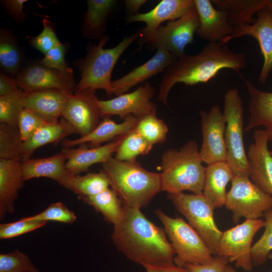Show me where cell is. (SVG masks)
Listing matches in <instances>:
<instances>
[{"mask_svg": "<svg viewBox=\"0 0 272 272\" xmlns=\"http://www.w3.org/2000/svg\"><path fill=\"white\" fill-rule=\"evenodd\" d=\"M164 229L155 225L139 208L123 206L122 216L114 225L111 239L132 261L144 266L174 264L175 250Z\"/></svg>", "mask_w": 272, "mask_h": 272, "instance_id": "cell-1", "label": "cell"}, {"mask_svg": "<svg viewBox=\"0 0 272 272\" xmlns=\"http://www.w3.org/2000/svg\"><path fill=\"white\" fill-rule=\"evenodd\" d=\"M246 66L244 53L235 52L221 42H209L196 54L185 53L165 71L159 85L157 100L168 107L169 93L175 84L206 83L222 69L239 72Z\"/></svg>", "mask_w": 272, "mask_h": 272, "instance_id": "cell-2", "label": "cell"}, {"mask_svg": "<svg viewBox=\"0 0 272 272\" xmlns=\"http://www.w3.org/2000/svg\"><path fill=\"white\" fill-rule=\"evenodd\" d=\"M101 170L124 206L146 207L162 191L161 173L145 169L136 160L121 161L111 157L102 163Z\"/></svg>", "mask_w": 272, "mask_h": 272, "instance_id": "cell-3", "label": "cell"}, {"mask_svg": "<svg viewBox=\"0 0 272 272\" xmlns=\"http://www.w3.org/2000/svg\"><path fill=\"white\" fill-rule=\"evenodd\" d=\"M196 142L189 140L179 149L169 148L161 156L162 190L202 193L206 167L202 165Z\"/></svg>", "mask_w": 272, "mask_h": 272, "instance_id": "cell-4", "label": "cell"}, {"mask_svg": "<svg viewBox=\"0 0 272 272\" xmlns=\"http://www.w3.org/2000/svg\"><path fill=\"white\" fill-rule=\"evenodd\" d=\"M141 29L126 36L115 46L104 48L109 36L106 35L97 44L87 47L86 55L75 61L81 79L77 84L75 93L90 89L104 90L109 96L112 95L111 77L113 69L124 52L140 37Z\"/></svg>", "mask_w": 272, "mask_h": 272, "instance_id": "cell-5", "label": "cell"}, {"mask_svg": "<svg viewBox=\"0 0 272 272\" xmlns=\"http://www.w3.org/2000/svg\"><path fill=\"white\" fill-rule=\"evenodd\" d=\"M155 214L164 225V229L175 252L174 264L184 267L187 264H205L214 257L197 232L181 218H171L160 209Z\"/></svg>", "mask_w": 272, "mask_h": 272, "instance_id": "cell-6", "label": "cell"}, {"mask_svg": "<svg viewBox=\"0 0 272 272\" xmlns=\"http://www.w3.org/2000/svg\"><path fill=\"white\" fill-rule=\"evenodd\" d=\"M168 197L199 235L212 254L217 255L223 232L216 224L214 208L210 202L202 193H168Z\"/></svg>", "mask_w": 272, "mask_h": 272, "instance_id": "cell-7", "label": "cell"}, {"mask_svg": "<svg viewBox=\"0 0 272 272\" xmlns=\"http://www.w3.org/2000/svg\"><path fill=\"white\" fill-rule=\"evenodd\" d=\"M223 113L226 122L224 136L227 162L235 175L249 177V168L243 138V106L236 88L229 89L225 94Z\"/></svg>", "mask_w": 272, "mask_h": 272, "instance_id": "cell-8", "label": "cell"}, {"mask_svg": "<svg viewBox=\"0 0 272 272\" xmlns=\"http://www.w3.org/2000/svg\"><path fill=\"white\" fill-rule=\"evenodd\" d=\"M225 206L232 212L234 223L241 217L259 219L272 209V196L259 188L249 177L234 175Z\"/></svg>", "mask_w": 272, "mask_h": 272, "instance_id": "cell-9", "label": "cell"}, {"mask_svg": "<svg viewBox=\"0 0 272 272\" xmlns=\"http://www.w3.org/2000/svg\"><path fill=\"white\" fill-rule=\"evenodd\" d=\"M199 25L194 5L179 19L161 26L145 45L152 49L169 51L179 58L185 54L186 45L193 41Z\"/></svg>", "mask_w": 272, "mask_h": 272, "instance_id": "cell-10", "label": "cell"}, {"mask_svg": "<svg viewBox=\"0 0 272 272\" xmlns=\"http://www.w3.org/2000/svg\"><path fill=\"white\" fill-rule=\"evenodd\" d=\"M264 225L265 221L262 219H246L242 224L223 232L217 255L227 258L229 262H235L237 267L251 271L253 266L251 258L252 240Z\"/></svg>", "mask_w": 272, "mask_h": 272, "instance_id": "cell-11", "label": "cell"}, {"mask_svg": "<svg viewBox=\"0 0 272 272\" xmlns=\"http://www.w3.org/2000/svg\"><path fill=\"white\" fill-rule=\"evenodd\" d=\"M155 93V88L148 82L132 92L108 100H99L101 116L115 115L124 119L132 115L139 119L151 114H156V105L151 101Z\"/></svg>", "mask_w": 272, "mask_h": 272, "instance_id": "cell-12", "label": "cell"}, {"mask_svg": "<svg viewBox=\"0 0 272 272\" xmlns=\"http://www.w3.org/2000/svg\"><path fill=\"white\" fill-rule=\"evenodd\" d=\"M16 80L19 89L26 93L54 89L71 95L77 85L73 75L46 66L40 62H33L24 67Z\"/></svg>", "mask_w": 272, "mask_h": 272, "instance_id": "cell-13", "label": "cell"}, {"mask_svg": "<svg viewBox=\"0 0 272 272\" xmlns=\"http://www.w3.org/2000/svg\"><path fill=\"white\" fill-rule=\"evenodd\" d=\"M202 143L199 154L202 162L207 165L227 162L225 140L226 120L218 105H214L209 111L200 110Z\"/></svg>", "mask_w": 272, "mask_h": 272, "instance_id": "cell-14", "label": "cell"}, {"mask_svg": "<svg viewBox=\"0 0 272 272\" xmlns=\"http://www.w3.org/2000/svg\"><path fill=\"white\" fill-rule=\"evenodd\" d=\"M96 91L90 89L68 96L62 116L70 123L81 137L92 132L101 117Z\"/></svg>", "mask_w": 272, "mask_h": 272, "instance_id": "cell-15", "label": "cell"}, {"mask_svg": "<svg viewBox=\"0 0 272 272\" xmlns=\"http://www.w3.org/2000/svg\"><path fill=\"white\" fill-rule=\"evenodd\" d=\"M257 19L251 24L234 28L233 33L221 42L227 44L231 39L244 35L254 37L258 42L263 57V63L258 77V84H264L272 71V13L267 8L260 10Z\"/></svg>", "mask_w": 272, "mask_h": 272, "instance_id": "cell-16", "label": "cell"}, {"mask_svg": "<svg viewBox=\"0 0 272 272\" xmlns=\"http://www.w3.org/2000/svg\"><path fill=\"white\" fill-rule=\"evenodd\" d=\"M193 6L194 0H162L149 12L126 17L125 21L127 23L146 24L137 40L140 49L153 36L162 23L179 19Z\"/></svg>", "mask_w": 272, "mask_h": 272, "instance_id": "cell-17", "label": "cell"}, {"mask_svg": "<svg viewBox=\"0 0 272 272\" xmlns=\"http://www.w3.org/2000/svg\"><path fill=\"white\" fill-rule=\"evenodd\" d=\"M254 142L246 154L251 181L261 190L272 196V156L268 150V138L265 129H256Z\"/></svg>", "mask_w": 272, "mask_h": 272, "instance_id": "cell-18", "label": "cell"}, {"mask_svg": "<svg viewBox=\"0 0 272 272\" xmlns=\"http://www.w3.org/2000/svg\"><path fill=\"white\" fill-rule=\"evenodd\" d=\"M126 135L95 148H90L86 144L80 145L77 148H63L61 153L66 159L67 170L72 175H79L88 171L90 167L95 164L104 163L116 152Z\"/></svg>", "mask_w": 272, "mask_h": 272, "instance_id": "cell-19", "label": "cell"}, {"mask_svg": "<svg viewBox=\"0 0 272 272\" xmlns=\"http://www.w3.org/2000/svg\"><path fill=\"white\" fill-rule=\"evenodd\" d=\"M199 25L196 32L202 39L209 42H221L230 36L234 28L225 11L216 9L210 0H194Z\"/></svg>", "mask_w": 272, "mask_h": 272, "instance_id": "cell-20", "label": "cell"}, {"mask_svg": "<svg viewBox=\"0 0 272 272\" xmlns=\"http://www.w3.org/2000/svg\"><path fill=\"white\" fill-rule=\"evenodd\" d=\"M178 58L171 52L158 49L156 53L143 64L135 67L123 77L112 81V92L116 96L125 93L133 86L164 72Z\"/></svg>", "mask_w": 272, "mask_h": 272, "instance_id": "cell-21", "label": "cell"}, {"mask_svg": "<svg viewBox=\"0 0 272 272\" xmlns=\"http://www.w3.org/2000/svg\"><path fill=\"white\" fill-rule=\"evenodd\" d=\"M22 161L0 159V220L15 211V202L24 184Z\"/></svg>", "mask_w": 272, "mask_h": 272, "instance_id": "cell-22", "label": "cell"}, {"mask_svg": "<svg viewBox=\"0 0 272 272\" xmlns=\"http://www.w3.org/2000/svg\"><path fill=\"white\" fill-rule=\"evenodd\" d=\"M138 119L132 115L126 116L121 123H116L109 116H104L97 126L90 133L75 140H64L61 145L63 148H73L86 144L90 148L101 146L105 142L129 133L135 126Z\"/></svg>", "mask_w": 272, "mask_h": 272, "instance_id": "cell-23", "label": "cell"}, {"mask_svg": "<svg viewBox=\"0 0 272 272\" xmlns=\"http://www.w3.org/2000/svg\"><path fill=\"white\" fill-rule=\"evenodd\" d=\"M65 157L61 152L50 157L29 159L22 162L24 181L46 177L67 189L73 176L65 167Z\"/></svg>", "mask_w": 272, "mask_h": 272, "instance_id": "cell-24", "label": "cell"}, {"mask_svg": "<svg viewBox=\"0 0 272 272\" xmlns=\"http://www.w3.org/2000/svg\"><path fill=\"white\" fill-rule=\"evenodd\" d=\"M68 95L58 89H46L26 93L25 108L44 122L55 123L62 116Z\"/></svg>", "mask_w": 272, "mask_h": 272, "instance_id": "cell-25", "label": "cell"}, {"mask_svg": "<svg viewBox=\"0 0 272 272\" xmlns=\"http://www.w3.org/2000/svg\"><path fill=\"white\" fill-rule=\"evenodd\" d=\"M242 78L250 97V117L244 130L248 131L263 126L269 141H272V92L260 90L243 77Z\"/></svg>", "mask_w": 272, "mask_h": 272, "instance_id": "cell-26", "label": "cell"}, {"mask_svg": "<svg viewBox=\"0 0 272 272\" xmlns=\"http://www.w3.org/2000/svg\"><path fill=\"white\" fill-rule=\"evenodd\" d=\"M115 0H88L81 31L87 39L100 40L106 35L107 23L117 7Z\"/></svg>", "mask_w": 272, "mask_h": 272, "instance_id": "cell-27", "label": "cell"}, {"mask_svg": "<svg viewBox=\"0 0 272 272\" xmlns=\"http://www.w3.org/2000/svg\"><path fill=\"white\" fill-rule=\"evenodd\" d=\"M234 175L227 162H216L206 167L202 194L214 209L225 206L226 186L231 181Z\"/></svg>", "mask_w": 272, "mask_h": 272, "instance_id": "cell-28", "label": "cell"}, {"mask_svg": "<svg viewBox=\"0 0 272 272\" xmlns=\"http://www.w3.org/2000/svg\"><path fill=\"white\" fill-rule=\"evenodd\" d=\"M78 133L75 127L65 118L55 123L45 122L26 141L23 142L22 162L31 159L38 148L51 143H57L67 136Z\"/></svg>", "mask_w": 272, "mask_h": 272, "instance_id": "cell-29", "label": "cell"}, {"mask_svg": "<svg viewBox=\"0 0 272 272\" xmlns=\"http://www.w3.org/2000/svg\"><path fill=\"white\" fill-rule=\"evenodd\" d=\"M218 9L227 13L228 18L234 28L253 23V16L266 7L268 0H211Z\"/></svg>", "mask_w": 272, "mask_h": 272, "instance_id": "cell-30", "label": "cell"}, {"mask_svg": "<svg viewBox=\"0 0 272 272\" xmlns=\"http://www.w3.org/2000/svg\"><path fill=\"white\" fill-rule=\"evenodd\" d=\"M23 55L12 32L7 28L0 30V65L3 73L16 78L20 71Z\"/></svg>", "mask_w": 272, "mask_h": 272, "instance_id": "cell-31", "label": "cell"}, {"mask_svg": "<svg viewBox=\"0 0 272 272\" xmlns=\"http://www.w3.org/2000/svg\"><path fill=\"white\" fill-rule=\"evenodd\" d=\"M82 200L92 206L103 215L106 222L113 225L119 221L122 216L123 203L112 188H109L97 194L83 198Z\"/></svg>", "mask_w": 272, "mask_h": 272, "instance_id": "cell-32", "label": "cell"}, {"mask_svg": "<svg viewBox=\"0 0 272 272\" xmlns=\"http://www.w3.org/2000/svg\"><path fill=\"white\" fill-rule=\"evenodd\" d=\"M106 174L101 170L98 173L89 172L84 175H73L67 189L78 195L80 199L97 194L109 188Z\"/></svg>", "mask_w": 272, "mask_h": 272, "instance_id": "cell-33", "label": "cell"}, {"mask_svg": "<svg viewBox=\"0 0 272 272\" xmlns=\"http://www.w3.org/2000/svg\"><path fill=\"white\" fill-rule=\"evenodd\" d=\"M23 142L18 127L0 123V159L22 161Z\"/></svg>", "mask_w": 272, "mask_h": 272, "instance_id": "cell-34", "label": "cell"}, {"mask_svg": "<svg viewBox=\"0 0 272 272\" xmlns=\"http://www.w3.org/2000/svg\"><path fill=\"white\" fill-rule=\"evenodd\" d=\"M153 146L134 127L125 136L116 152L115 158L121 161L135 160L140 155L148 154Z\"/></svg>", "mask_w": 272, "mask_h": 272, "instance_id": "cell-35", "label": "cell"}, {"mask_svg": "<svg viewBox=\"0 0 272 272\" xmlns=\"http://www.w3.org/2000/svg\"><path fill=\"white\" fill-rule=\"evenodd\" d=\"M26 93L20 89L0 96V123L18 127L20 113L25 108Z\"/></svg>", "mask_w": 272, "mask_h": 272, "instance_id": "cell-36", "label": "cell"}, {"mask_svg": "<svg viewBox=\"0 0 272 272\" xmlns=\"http://www.w3.org/2000/svg\"><path fill=\"white\" fill-rule=\"evenodd\" d=\"M135 128L153 145L164 143L168 132L167 126L157 117L156 114H151L139 119Z\"/></svg>", "mask_w": 272, "mask_h": 272, "instance_id": "cell-37", "label": "cell"}, {"mask_svg": "<svg viewBox=\"0 0 272 272\" xmlns=\"http://www.w3.org/2000/svg\"><path fill=\"white\" fill-rule=\"evenodd\" d=\"M264 231L260 239L252 246L251 258L252 264L259 266L265 263L272 250V209L264 215Z\"/></svg>", "mask_w": 272, "mask_h": 272, "instance_id": "cell-38", "label": "cell"}, {"mask_svg": "<svg viewBox=\"0 0 272 272\" xmlns=\"http://www.w3.org/2000/svg\"><path fill=\"white\" fill-rule=\"evenodd\" d=\"M42 23L41 33L35 36H27L26 39L30 45L45 54L61 42L56 35L55 24L47 19Z\"/></svg>", "mask_w": 272, "mask_h": 272, "instance_id": "cell-39", "label": "cell"}, {"mask_svg": "<svg viewBox=\"0 0 272 272\" xmlns=\"http://www.w3.org/2000/svg\"><path fill=\"white\" fill-rule=\"evenodd\" d=\"M36 269L29 256L19 249L0 254V272H34Z\"/></svg>", "mask_w": 272, "mask_h": 272, "instance_id": "cell-40", "label": "cell"}, {"mask_svg": "<svg viewBox=\"0 0 272 272\" xmlns=\"http://www.w3.org/2000/svg\"><path fill=\"white\" fill-rule=\"evenodd\" d=\"M26 218L47 222L50 221L65 224L74 223L77 219L76 214L60 201L52 203L43 211Z\"/></svg>", "mask_w": 272, "mask_h": 272, "instance_id": "cell-41", "label": "cell"}, {"mask_svg": "<svg viewBox=\"0 0 272 272\" xmlns=\"http://www.w3.org/2000/svg\"><path fill=\"white\" fill-rule=\"evenodd\" d=\"M47 222L27 219L26 217L16 222L0 224V239L16 237L45 226Z\"/></svg>", "mask_w": 272, "mask_h": 272, "instance_id": "cell-42", "label": "cell"}, {"mask_svg": "<svg viewBox=\"0 0 272 272\" xmlns=\"http://www.w3.org/2000/svg\"><path fill=\"white\" fill-rule=\"evenodd\" d=\"M67 48L68 45L66 43H60L45 53L40 62L66 74L73 75V69L68 65L65 60Z\"/></svg>", "mask_w": 272, "mask_h": 272, "instance_id": "cell-43", "label": "cell"}, {"mask_svg": "<svg viewBox=\"0 0 272 272\" xmlns=\"http://www.w3.org/2000/svg\"><path fill=\"white\" fill-rule=\"evenodd\" d=\"M45 122L31 110L23 109L20 113L18 125L23 142L27 140Z\"/></svg>", "mask_w": 272, "mask_h": 272, "instance_id": "cell-44", "label": "cell"}, {"mask_svg": "<svg viewBox=\"0 0 272 272\" xmlns=\"http://www.w3.org/2000/svg\"><path fill=\"white\" fill-rule=\"evenodd\" d=\"M229 262L224 257L216 255L213 260L208 264H187L185 265L189 272H224L225 268Z\"/></svg>", "mask_w": 272, "mask_h": 272, "instance_id": "cell-45", "label": "cell"}, {"mask_svg": "<svg viewBox=\"0 0 272 272\" xmlns=\"http://www.w3.org/2000/svg\"><path fill=\"white\" fill-rule=\"evenodd\" d=\"M27 2V0H2L1 4L11 18L17 23H22L27 18L23 10L24 4Z\"/></svg>", "mask_w": 272, "mask_h": 272, "instance_id": "cell-46", "label": "cell"}, {"mask_svg": "<svg viewBox=\"0 0 272 272\" xmlns=\"http://www.w3.org/2000/svg\"><path fill=\"white\" fill-rule=\"evenodd\" d=\"M19 89L16 78L0 73V96L13 93Z\"/></svg>", "mask_w": 272, "mask_h": 272, "instance_id": "cell-47", "label": "cell"}, {"mask_svg": "<svg viewBox=\"0 0 272 272\" xmlns=\"http://www.w3.org/2000/svg\"><path fill=\"white\" fill-rule=\"evenodd\" d=\"M147 2V0H125L124 1L126 16L139 14V11L143 5Z\"/></svg>", "mask_w": 272, "mask_h": 272, "instance_id": "cell-48", "label": "cell"}, {"mask_svg": "<svg viewBox=\"0 0 272 272\" xmlns=\"http://www.w3.org/2000/svg\"><path fill=\"white\" fill-rule=\"evenodd\" d=\"M147 272H189L185 267H180L173 264L167 266H146Z\"/></svg>", "mask_w": 272, "mask_h": 272, "instance_id": "cell-49", "label": "cell"}, {"mask_svg": "<svg viewBox=\"0 0 272 272\" xmlns=\"http://www.w3.org/2000/svg\"><path fill=\"white\" fill-rule=\"evenodd\" d=\"M224 272H236V271L232 266L227 264L225 268ZM270 272H272V270Z\"/></svg>", "mask_w": 272, "mask_h": 272, "instance_id": "cell-50", "label": "cell"}, {"mask_svg": "<svg viewBox=\"0 0 272 272\" xmlns=\"http://www.w3.org/2000/svg\"><path fill=\"white\" fill-rule=\"evenodd\" d=\"M266 7L272 13V0H268Z\"/></svg>", "mask_w": 272, "mask_h": 272, "instance_id": "cell-51", "label": "cell"}, {"mask_svg": "<svg viewBox=\"0 0 272 272\" xmlns=\"http://www.w3.org/2000/svg\"><path fill=\"white\" fill-rule=\"evenodd\" d=\"M268 258L272 259V254H269L268 256Z\"/></svg>", "mask_w": 272, "mask_h": 272, "instance_id": "cell-52", "label": "cell"}, {"mask_svg": "<svg viewBox=\"0 0 272 272\" xmlns=\"http://www.w3.org/2000/svg\"><path fill=\"white\" fill-rule=\"evenodd\" d=\"M34 272H40V271H39L38 269H37L36 268V269H35V270L34 271Z\"/></svg>", "mask_w": 272, "mask_h": 272, "instance_id": "cell-53", "label": "cell"}, {"mask_svg": "<svg viewBox=\"0 0 272 272\" xmlns=\"http://www.w3.org/2000/svg\"><path fill=\"white\" fill-rule=\"evenodd\" d=\"M270 154H271V156H272V151H270Z\"/></svg>", "mask_w": 272, "mask_h": 272, "instance_id": "cell-54", "label": "cell"}, {"mask_svg": "<svg viewBox=\"0 0 272 272\" xmlns=\"http://www.w3.org/2000/svg\"></svg>", "mask_w": 272, "mask_h": 272, "instance_id": "cell-55", "label": "cell"}]
</instances>
